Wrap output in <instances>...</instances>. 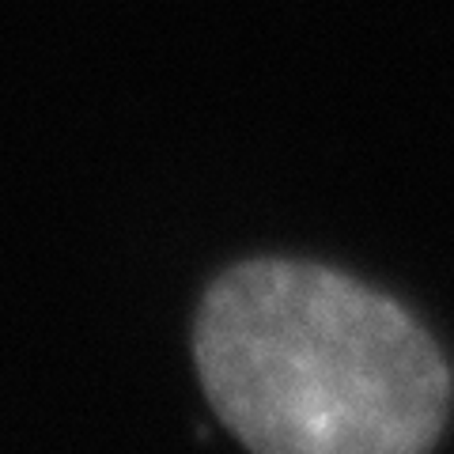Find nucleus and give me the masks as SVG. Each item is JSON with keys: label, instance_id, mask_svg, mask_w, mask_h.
Listing matches in <instances>:
<instances>
[{"label": "nucleus", "instance_id": "f257e3e1", "mask_svg": "<svg viewBox=\"0 0 454 454\" xmlns=\"http://www.w3.org/2000/svg\"><path fill=\"white\" fill-rule=\"evenodd\" d=\"M212 409L254 454H428L450 372L390 295L307 262H247L193 333Z\"/></svg>", "mask_w": 454, "mask_h": 454}]
</instances>
